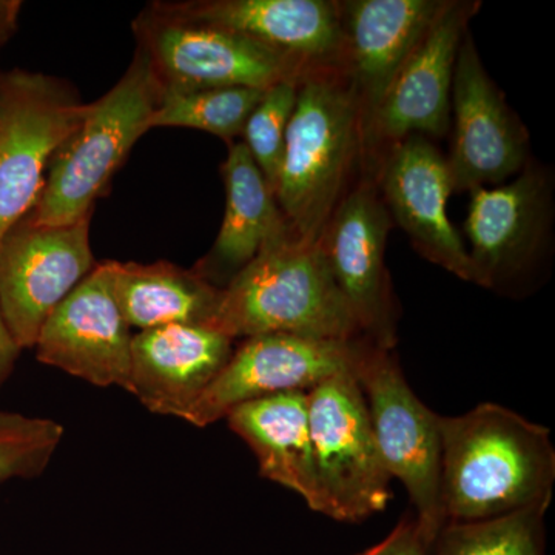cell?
<instances>
[{
  "label": "cell",
  "mask_w": 555,
  "mask_h": 555,
  "mask_svg": "<svg viewBox=\"0 0 555 555\" xmlns=\"http://www.w3.org/2000/svg\"><path fill=\"white\" fill-rule=\"evenodd\" d=\"M89 112L64 80L0 73V238L35 208L51 160Z\"/></svg>",
  "instance_id": "52a82bcc"
},
{
  "label": "cell",
  "mask_w": 555,
  "mask_h": 555,
  "mask_svg": "<svg viewBox=\"0 0 555 555\" xmlns=\"http://www.w3.org/2000/svg\"><path fill=\"white\" fill-rule=\"evenodd\" d=\"M160 89L147 57L133 61L51 160L46 185L30 211L38 224L62 225L90 217L94 203L126 163L158 105Z\"/></svg>",
  "instance_id": "277c9868"
},
{
  "label": "cell",
  "mask_w": 555,
  "mask_h": 555,
  "mask_svg": "<svg viewBox=\"0 0 555 555\" xmlns=\"http://www.w3.org/2000/svg\"><path fill=\"white\" fill-rule=\"evenodd\" d=\"M545 208V181L537 171L499 188L470 190L465 233L478 286L492 287L524 264L539 243Z\"/></svg>",
  "instance_id": "d6986e66"
},
{
  "label": "cell",
  "mask_w": 555,
  "mask_h": 555,
  "mask_svg": "<svg viewBox=\"0 0 555 555\" xmlns=\"http://www.w3.org/2000/svg\"><path fill=\"white\" fill-rule=\"evenodd\" d=\"M364 338L352 341L266 334L243 339L184 422L207 427L232 409L278 393L308 390L353 374Z\"/></svg>",
  "instance_id": "30bf717a"
},
{
  "label": "cell",
  "mask_w": 555,
  "mask_h": 555,
  "mask_svg": "<svg viewBox=\"0 0 555 555\" xmlns=\"http://www.w3.org/2000/svg\"><path fill=\"white\" fill-rule=\"evenodd\" d=\"M383 192L398 224L429 261L478 284L465 244L448 217L452 195L447 158L422 137L398 142L383 171Z\"/></svg>",
  "instance_id": "9a60e30c"
},
{
  "label": "cell",
  "mask_w": 555,
  "mask_h": 555,
  "mask_svg": "<svg viewBox=\"0 0 555 555\" xmlns=\"http://www.w3.org/2000/svg\"><path fill=\"white\" fill-rule=\"evenodd\" d=\"M308 392L248 401L232 409L225 418L230 429L254 451L262 477L297 492L310 509L324 516L326 503L313 460Z\"/></svg>",
  "instance_id": "ffe728a7"
},
{
  "label": "cell",
  "mask_w": 555,
  "mask_h": 555,
  "mask_svg": "<svg viewBox=\"0 0 555 555\" xmlns=\"http://www.w3.org/2000/svg\"><path fill=\"white\" fill-rule=\"evenodd\" d=\"M551 502L488 520L447 521L430 555H546L545 517Z\"/></svg>",
  "instance_id": "603a6c76"
},
{
  "label": "cell",
  "mask_w": 555,
  "mask_h": 555,
  "mask_svg": "<svg viewBox=\"0 0 555 555\" xmlns=\"http://www.w3.org/2000/svg\"><path fill=\"white\" fill-rule=\"evenodd\" d=\"M310 438L324 516L361 521L386 509L390 481L379 455L366 400L353 374H341L312 387Z\"/></svg>",
  "instance_id": "ba28073f"
},
{
  "label": "cell",
  "mask_w": 555,
  "mask_h": 555,
  "mask_svg": "<svg viewBox=\"0 0 555 555\" xmlns=\"http://www.w3.org/2000/svg\"><path fill=\"white\" fill-rule=\"evenodd\" d=\"M90 222L46 225L28 214L0 238V312L21 349L35 347L50 313L96 268Z\"/></svg>",
  "instance_id": "9c48e42d"
},
{
  "label": "cell",
  "mask_w": 555,
  "mask_h": 555,
  "mask_svg": "<svg viewBox=\"0 0 555 555\" xmlns=\"http://www.w3.org/2000/svg\"><path fill=\"white\" fill-rule=\"evenodd\" d=\"M299 82L284 80L266 89L261 101L248 116L243 131L244 145L273 195L283 159L288 122L297 102Z\"/></svg>",
  "instance_id": "484cf974"
},
{
  "label": "cell",
  "mask_w": 555,
  "mask_h": 555,
  "mask_svg": "<svg viewBox=\"0 0 555 555\" xmlns=\"http://www.w3.org/2000/svg\"><path fill=\"white\" fill-rule=\"evenodd\" d=\"M133 335L109 286L107 261L75 287L40 327L36 357L98 387L130 389Z\"/></svg>",
  "instance_id": "8fae6325"
},
{
  "label": "cell",
  "mask_w": 555,
  "mask_h": 555,
  "mask_svg": "<svg viewBox=\"0 0 555 555\" xmlns=\"http://www.w3.org/2000/svg\"><path fill=\"white\" fill-rule=\"evenodd\" d=\"M357 555H430V546L420 532L415 517L404 516L385 540Z\"/></svg>",
  "instance_id": "4316f807"
},
{
  "label": "cell",
  "mask_w": 555,
  "mask_h": 555,
  "mask_svg": "<svg viewBox=\"0 0 555 555\" xmlns=\"http://www.w3.org/2000/svg\"><path fill=\"white\" fill-rule=\"evenodd\" d=\"M21 10L20 0H0V50L16 33Z\"/></svg>",
  "instance_id": "f1b7e54d"
},
{
  "label": "cell",
  "mask_w": 555,
  "mask_h": 555,
  "mask_svg": "<svg viewBox=\"0 0 555 555\" xmlns=\"http://www.w3.org/2000/svg\"><path fill=\"white\" fill-rule=\"evenodd\" d=\"M64 438L50 418L0 411V483L42 476Z\"/></svg>",
  "instance_id": "d4e9b609"
},
{
  "label": "cell",
  "mask_w": 555,
  "mask_h": 555,
  "mask_svg": "<svg viewBox=\"0 0 555 555\" xmlns=\"http://www.w3.org/2000/svg\"><path fill=\"white\" fill-rule=\"evenodd\" d=\"M222 178L224 219L214 247L193 268L218 288L228 286L268 241L288 228L275 195L244 142H230Z\"/></svg>",
  "instance_id": "44dd1931"
},
{
  "label": "cell",
  "mask_w": 555,
  "mask_h": 555,
  "mask_svg": "<svg viewBox=\"0 0 555 555\" xmlns=\"http://www.w3.org/2000/svg\"><path fill=\"white\" fill-rule=\"evenodd\" d=\"M443 2L437 0H353L343 28L361 112L371 115L385 100L398 72L414 53Z\"/></svg>",
  "instance_id": "ac0fdd59"
},
{
  "label": "cell",
  "mask_w": 555,
  "mask_h": 555,
  "mask_svg": "<svg viewBox=\"0 0 555 555\" xmlns=\"http://www.w3.org/2000/svg\"><path fill=\"white\" fill-rule=\"evenodd\" d=\"M353 377L366 400L387 473L406 488L420 532L433 547L447 524L441 503L440 415L415 396L392 352L367 339L361 347Z\"/></svg>",
  "instance_id": "8992f818"
},
{
  "label": "cell",
  "mask_w": 555,
  "mask_h": 555,
  "mask_svg": "<svg viewBox=\"0 0 555 555\" xmlns=\"http://www.w3.org/2000/svg\"><path fill=\"white\" fill-rule=\"evenodd\" d=\"M188 20L225 28L312 67L346 54L337 3L326 0H196L163 2Z\"/></svg>",
  "instance_id": "5bb4252c"
},
{
  "label": "cell",
  "mask_w": 555,
  "mask_h": 555,
  "mask_svg": "<svg viewBox=\"0 0 555 555\" xmlns=\"http://www.w3.org/2000/svg\"><path fill=\"white\" fill-rule=\"evenodd\" d=\"M207 327L235 341L266 334L338 341L363 338L323 243L299 238L291 225L222 288Z\"/></svg>",
  "instance_id": "7a4b0ae2"
},
{
  "label": "cell",
  "mask_w": 555,
  "mask_h": 555,
  "mask_svg": "<svg viewBox=\"0 0 555 555\" xmlns=\"http://www.w3.org/2000/svg\"><path fill=\"white\" fill-rule=\"evenodd\" d=\"M356 90L313 72L298 86L288 122L275 199L301 240L323 238L356 158L361 130Z\"/></svg>",
  "instance_id": "3957f363"
},
{
  "label": "cell",
  "mask_w": 555,
  "mask_h": 555,
  "mask_svg": "<svg viewBox=\"0 0 555 555\" xmlns=\"http://www.w3.org/2000/svg\"><path fill=\"white\" fill-rule=\"evenodd\" d=\"M235 339L207 326L170 324L131 343L129 392L155 415L184 420L235 350Z\"/></svg>",
  "instance_id": "e0dca14e"
},
{
  "label": "cell",
  "mask_w": 555,
  "mask_h": 555,
  "mask_svg": "<svg viewBox=\"0 0 555 555\" xmlns=\"http://www.w3.org/2000/svg\"><path fill=\"white\" fill-rule=\"evenodd\" d=\"M133 33L160 94L229 87L266 90L313 73L238 33L179 16L163 2L139 14Z\"/></svg>",
  "instance_id": "5b68a950"
},
{
  "label": "cell",
  "mask_w": 555,
  "mask_h": 555,
  "mask_svg": "<svg viewBox=\"0 0 555 555\" xmlns=\"http://www.w3.org/2000/svg\"><path fill=\"white\" fill-rule=\"evenodd\" d=\"M266 90L248 87H229L163 93L150 118V130L159 127H184L206 131L232 142L241 137L250 113L261 101Z\"/></svg>",
  "instance_id": "cb8c5ba5"
},
{
  "label": "cell",
  "mask_w": 555,
  "mask_h": 555,
  "mask_svg": "<svg viewBox=\"0 0 555 555\" xmlns=\"http://www.w3.org/2000/svg\"><path fill=\"white\" fill-rule=\"evenodd\" d=\"M107 266L113 297L130 328L208 326L217 313L222 288L208 283L195 269L169 261H107Z\"/></svg>",
  "instance_id": "7402d4cb"
},
{
  "label": "cell",
  "mask_w": 555,
  "mask_h": 555,
  "mask_svg": "<svg viewBox=\"0 0 555 555\" xmlns=\"http://www.w3.org/2000/svg\"><path fill=\"white\" fill-rule=\"evenodd\" d=\"M454 142L447 159L454 192L513 177L525 163V134L486 75L470 36L462 40L452 79Z\"/></svg>",
  "instance_id": "4fadbf2b"
},
{
  "label": "cell",
  "mask_w": 555,
  "mask_h": 555,
  "mask_svg": "<svg viewBox=\"0 0 555 555\" xmlns=\"http://www.w3.org/2000/svg\"><path fill=\"white\" fill-rule=\"evenodd\" d=\"M390 217L377 193L360 184L335 208L324 230V251L364 339L396 345V310L385 264Z\"/></svg>",
  "instance_id": "7c38bea8"
},
{
  "label": "cell",
  "mask_w": 555,
  "mask_h": 555,
  "mask_svg": "<svg viewBox=\"0 0 555 555\" xmlns=\"http://www.w3.org/2000/svg\"><path fill=\"white\" fill-rule=\"evenodd\" d=\"M478 3L443 2L372 119L379 137H443L449 127L456 54Z\"/></svg>",
  "instance_id": "2e32d148"
},
{
  "label": "cell",
  "mask_w": 555,
  "mask_h": 555,
  "mask_svg": "<svg viewBox=\"0 0 555 555\" xmlns=\"http://www.w3.org/2000/svg\"><path fill=\"white\" fill-rule=\"evenodd\" d=\"M21 350V346L17 345L7 326L5 318L0 312V387L5 385L13 374L17 360H20Z\"/></svg>",
  "instance_id": "83f0119b"
},
{
  "label": "cell",
  "mask_w": 555,
  "mask_h": 555,
  "mask_svg": "<svg viewBox=\"0 0 555 555\" xmlns=\"http://www.w3.org/2000/svg\"><path fill=\"white\" fill-rule=\"evenodd\" d=\"M438 426L447 521L488 520L553 500L555 449L547 427L494 403L440 415Z\"/></svg>",
  "instance_id": "6da1fadb"
}]
</instances>
